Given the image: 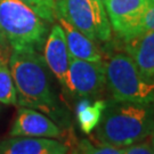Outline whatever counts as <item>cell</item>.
I'll return each mask as SVG.
<instances>
[{
	"label": "cell",
	"mask_w": 154,
	"mask_h": 154,
	"mask_svg": "<svg viewBox=\"0 0 154 154\" xmlns=\"http://www.w3.org/2000/svg\"><path fill=\"white\" fill-rule=\"evenodd\" d=\"M96 129L97 142L127 147L152 137L154 102H107Z\"/></svg>",
	"instance_id": "1"
},
{
	"label": "cell",
	"mask_w": 154,
	"mask_h": 154,
	"mask_svg": "<svg viewBox=\"0 0 154 154\" xmlns=\"http://www.w3.org/2000/svg\"><path fill=\"white\" fill-rule=\"evenodd\" d=\"M8 63L16 88L17 103L55 116L57 105L49 69L38 50L11 49Z\"/></svg>",
	"instance_id": "2"
},
{
	"label": "cell",
	"mask_w": 154,
	"mask_h": 154,
	"mask_svg": "<svg viewBox=\"0 0 154 154\" xmlns=\"http://www.w3.org/2000/svg\"><path fill=\"white\" fill-rule=\"evenodd\" d=\"M47 25L22 0H0V42L11 49L40 50Z\"/></svg>",
	"instance_id": "3"
},
{
	"label": "cell",
	"mask_w": 154,
	"mask_h": 154,
	"mask_svg": "<svg viewBox=\"0 0 154 154\" xmlns=\"http://www.w3.org/2000/svg\"><path fill=\"white\" fill-rule=\"evenodd\" d=\"M104 66L106 85L114 100L154 102V82L144 79L127 54H114Z\"/></svg>",
	"instance_id": "4"
},
{
	"label": "cell",
	"mask_w": 154,
	"mask_h": 154,
	"mask_svg": "<svg viewBox=\"0 0 154 154\" xmlns=\"http://www.w3.org/2000/svg\"><path fill=\"white\" fill-rule=\"evenodd\" d=\"M55 14L93 41L111 39L112 28L104 4L99 0H55Z\"/></svg>",
	"instance_id": "5"
},
{
	"label": "cell",
	"mask_w": 154,
	"mask_h": 154,
	"mask_svg": "<svg viewBox=\"0 0 154 154\" xmlns=\"http://www.w3.org/2000/svg\"><path fill=\"white\" fill-rule=\"evenodd\" d=\"M106 85L104 62H89L73 58L66 75L65 88L80 97L97 96Z\"/></svg>",
	"instance_id": "6"
},
{
	"label": "cell",
	"mask_w": 154,
	"mask_h": 154,
	"mask_svg": "<svg viewBox=\"0 0 154 154\" xmlns=\"http://www.w3.org/2000/svg\"><path fill=\"white\" fill-rule=\"evenodd\" d=\"M61 135L62 130L48 116L24 106L18 110L11 129V137L57 138Z\"/></svg>",
	"instance_id": "7"
},
{
	"label": "cell",
	"mask_w": 154,
	"mask_h": 154,
	"mask_svg": "<svg viewBox=\"0 0 154 154\" xmlns=\"http://www.w3.org/2000/svg\"><path fill=\"white\" fill-rule=\"evenodd\" d=\"M44 58L49 71L55 75L62 86L65 87L70 54L66 45L65 34L60 24H55L51 28L47 40L45 41Z\"/></svg>",
	"instance_id": "8"
},
{
	"label": "cell",
	"mask_w": 154,
	"mask_h": 154,
	"mask_svg": "<svg viewBox=\"0 0 154 154\" xmlns=\"http://www.w3.org/2000/svg\"><path fill=\"white\" fill-rule=\"evenodd\" d=\"M151 1L152 0H104L103 4L111 28L119 38L137 21Z\"/></svg>",
	"instance_id": "9"
},
{
	"label": "cell",
	"mask_w": 154,
	"mask_h": 154,
	"mask_svg": "<svg viewBox=\"0 0 154 154\" xmlns=\"http://www.w3.org/2000/svg\"><path fill=\"white\" fill-rule=\"evenodd\" d=\"M125 41V50L147 81L154 82V31L136 34Z\"/></svg>",
	"instance_id": "10"
},
{
	"label": "cell",
	"mask_w": 154,
	"mask_h": 154,
	"mask_svg": "<svg viewBox=\"0 0 154 154\" xmlns=\"http://www.w3.org/2000/svg\"><path fill=\"white\" fill-rule=\"evenodd\" d=\"M65 144L47 137H13L0 143V154H67Z\"/></svg>",
	"instance_id": "11"
},
{
	"label": "cell",
	"mask_w": 154,
	"mask_h": 154,
	"mask_svg": "<svg viewBox=\"0 0 154 154\" xmlns=\"http://www.w3.org/2000/svg\"><path fill=\"white\" fill-rule=\"evenodd\" d=\"M57 18L65 34L66 45L71 57L89 62L103 61L102 53L99 51L93 40L86 37L82 32H80L74 26H72L64 18L62 17H57Z\"/></svg>",
	"instance_id": "12"
},
{
	"label": "cell",
	"mask_w": 154,
	"mask_h": 154,
	"mask_svg": "<svg viewBox=\"0 0 154 154\" xmlns=\"http://www.w3.org/2000/svg\"><path fill=\"white\" fill-rule=\"evenodd\" d=\"M107 102L98 99L91 102L88 97H83L75 106V118L81 131L90 134L99 123Z\"/></svg>",
	"instance_id": "13"
},
{
	"label": "cell",
	"mask_w": 154,
	"mask_h": 154,
	"mask_svg": "<svg viewBox=\"0 0 154 154\" xmlns=\"http://www.w3.org/2000/svg\"><path fill=\"white\" fill-rule=\"evenodd\" d=\"M146 31H154V0L149 2V5L140 14L137 21L127 29L126 32L122 34L121 39L126 40L136 34L146 32Z\"/></svg>",
	"instance_id": "14"
},
{
	"label": "cell",
	"mask_w": 154,
	"mask_h": 154,
	"mask_svg": "<svg viewBox=\"0 0 154 154\" xmlns=\"http://www.w3.org/2000/svg\"><path fill=\"white\" fill-rule=\"evenodd\" d=\"M0 103L5 105L17 104L16 88L7 65H0Z\"/></svg>",
	"instance_id": "15"
},
{
	"label": "cell",
	"mask_w": 154,
	"mask_h": 154,
	"mask_svg": "<svg viewBox=\"0 0 154 154\" xmlns=\"http://www.w3.org/2000/svg\"><path fill=\"white\" fill-rule=\"evenodd\" d=\"M125 151L126 149L123 147H116L107 144L99 143V145L96 146L88 139H83L71 154H125Z\"/></svg>",
	"instance_id": "16"
},
{
	"label": "cell",
	"mask_w": 154,
	"mask_h": 154,
	"mask_svg": "<svg viewBox=\"0 0 154 154\" xmlns=\"http://www.w3.org/2000/svg\"><path fill=\"white\" fill-rule=\"evenodd\" d=\"M46 22L53 23L56 17L55 0H22Z\"/></svg>",
	"instance_id": "17"
},
{
	"label": "cell",
	"mask_w": 154,
	"mask_h": 154,
	"mask_svg": "<svg viewBox=\"0 0 154 154\" xmlns=\"http://www.w3.org/2000/svg\"><path fill=\"white\" fill-rule=\"evenodd\" d=\"M125 154H154V149L151 142H139L137 144H132L129 149L125 151Z\"/></svg>",
	"instance_id": "18"
},
{
	"label": "cell",
	"mask_w": 154,
	"mask_h": 154,
	"mask_svg": "<svg viewBox=\"0 0 154 154\" xmlns=\"http://www.w3.org/2000/svg\"><path fill=\"white\" fill-rule=\"evenodd\" d=\"M8 60H9L8 48L0 42V65H7Z\"/></svg>",
	"instance_id": "19"
},
{
	"label": "cell",
	"mask_w": 154,
	"mask_h": 154,
	"mask_svg": "<svg viewBox=\"0 0 154 154\" xmlns=\"http://www.w3.org/2000/svg\"><path fill=\"white\" fill-rule=\"evenodd\" d=\"M151 143H152V146H153V149H154V134L152 135V140H151Z\"/></svg>",
	"instance_id": "20"
},
{
	"label": "cell",
	"mask_w": 154,
	"mask_h": 154,
	"mask_svg": "<svg viewBox=\"0 0 154 154\" xmlns=\"http://www.w3.org/2000/svg\"><path fill=\"white\" fill-rule=\"evenodd\" d=\"M99 1H102V2H104V0H99Z\"/></svg>",
	"instance_id": "21"
}]
</instances>
